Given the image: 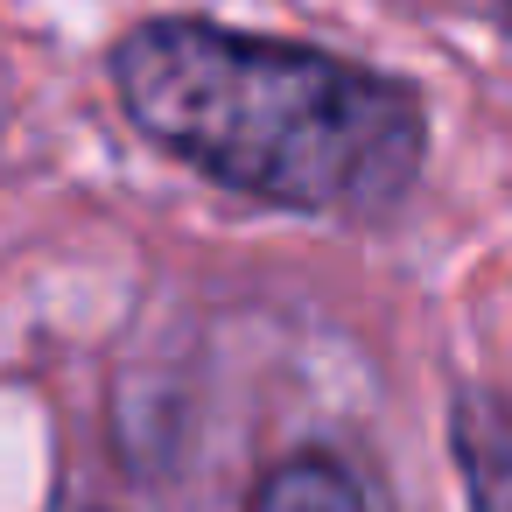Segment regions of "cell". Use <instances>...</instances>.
I'll list each match as a JSON object with an SVG mask.
<instances>
[{"label":"cell","instance_id":"1","mask_svg":"<svg viewBox=\"0 0 512 512\" xmlns=\"http://www.w3.org/2000/svg\"><path fill=\"white\" fill-rule=\"evenodd\" d=\"M106 78L148 148L274 211L379 225L428 162L421 92L316 43L155 15L106 50Z\"/></svg>","mask_w":512,"mask_h":512},{"label":"cell","instance_id":"2","mask_svg":"<svg viewBox=\"0 0 512 512\" xmlns=\"http://www.w3.org/2000/svg\"><path fill=\"white\" fill-rule=\"evenodd\" d=\"M246 512H386L379 491L330 449H295L267 463L246 491Z\"/></svg>","mask_w":512,"mask_h":512},{"label":"cell","instance_id":"3","mask_svg":"<svg viewBox=\"0 0 512 512\" xmlns=\"http://www.w3.org/2000/svg\"><path fill=\"white\" fill-rule=\"evenodd\" d=\"M456 463H463L470 512H512V435L484 407L456 414Z\"/></svg>","mask_w":512,"mask_h":512},{"label":"cell","instance_id":"4","mask_svg":"<svg viewBox=\"0 0 512 512\" xmlns=\"http://www.w3.org/2000/svg\"><path fill=\"white\" fill-rule=\"evenodd\" d=\"M498 15H505V22H512V0H498Z\"/></svg>","mask_w":512,"mask_h":512}]
</instances>
